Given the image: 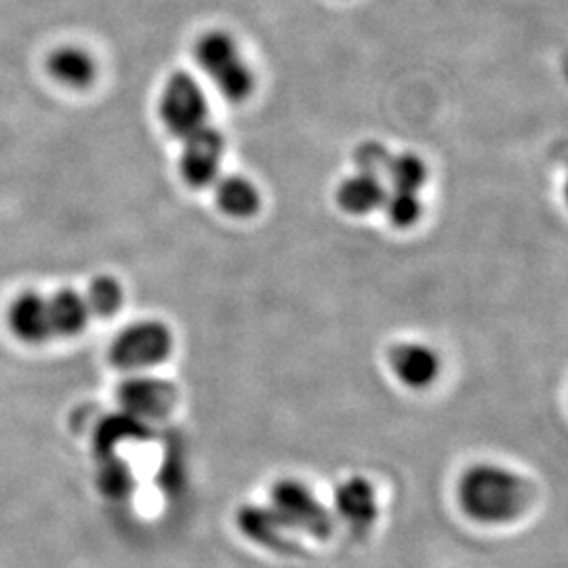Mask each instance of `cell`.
<instances>
[{
	"label": "cell",
	"mask_w": 568,
	"mask_h": 568,
	"mask_svg": "<svg viewBox=\"0 0 568 568\" xmlns=\"http://www.w3.org/2000/svg\"><path fill=\"white\" fill-rule=\"evenodd\" d=\"M95 318L87 291L61 288L55 293L26 291L9 305L7 323L26 344H42L58 337H74Z\"/></svg>",
	"instance_id": "1"
},
{
	"label": "cell",
	"mask_w": 568,
	"mask_h": 568,
	"mask_svg": "<svg viewBox=\"0 0 568 568\" xmlns=\"http://www.w3.org/2000/svg\"><path fill=\"white\" fill-rule=\"evenodd\" d=\"M457 501L476 523L508 525L528 508L530 485L508 467L476 464L459 476Z\"/></svg>",
	"instance_id": "2"
},
{
	"label": "cell",
	"mask_w": 568,
	"mask_h": 568,
	"mask_svg": "<svg viewBox=\"0 0 568 568\" xmlns=\"http://www.w3.org/2000/svg\"><path fill=\"white\" fill-rule=\"evenodd\" d=\"M194 55L206 79L230 102H244L253 91V72L243 58L236 41L225 32H206L196 47Z\"/></svg>",
	"instance_id": "3"
},
{
	"label": "cell",
	"mask_w": 568,
	"mask_h": 568,
	"mask_svg": "<svg viewBox=\"0 0 568 568\" xmlns=\"http://www.w3.org/2000/svg\"><path fill=\"white\" fill-rule=\"evenodd\" d=\"M159 114L164 129L180 142H185L211 124L203 87L187 72H175L164 82Z\"/></svg>",
	"instance_id": "4"
},
{
	"label": "cell",
	"mask_w": 568,
	"mask_h": 568,
	"mask_svg": "<svg viewBox=\"0 0 568 568\" xmlns=\"http://www.w3.org/2000/svg\"><path fill=\"white\" fill-rule=\"evenodd\" d=\"M270 508L274 509L284 527L302 530L310 537L326 539L333 530L331 511L318 501L312 488L300 480H278L270 490Z\"/></svg>",
	"instance_id": "5"
},
{
	"label": "cell",
	"mask_w": 568,
	"mask_h": 568,
	"mask_svg": "<svg viewBox=\"0 0 568 568\" xmlns=\"http://www.w3.org/2000/svg\"><path fill=\"white\" fill-rule=\"evenodd\" d=\"M173 349L171 331L156 321L122 328L110 345V363L121 371H142L161 365Z\"/></svg>",
	"instance_id": "6"
},
{
	"label": "cell",
	"mask_w": 568,
	"mask_h": 568,
	"mask_svg": "<svg viewBox=\"0 0 568 568\" xmlns=\"http://www.w3.org/2000/svg\"><path fill=\"white\" fill-rule=\"evenodd\" d=\"M116 396L124 413L142 419L145 424L171 415L180 400L178 387L156 377H131L122 382Z\"/></svg>",
	"instance_id": "7"
},
{
	"label": "cell",
	"mask_w": 568,
	"mask_h": 568,
	"mask_svg": "<svg viewBox=\"0 0 568 568\" xmlns=\"http://www.w3.org/2000/svg\"><path fill=\"white\" fill-rule=\"evenodd\" d=\"M224 148V138L213 124L182 142L180 171L187 185L201 190L217 182Z\"/></svg>",
	"instance_id": "8"
},
{
	"label": "cell",
	"mask_w": 568,
	"mask_h": 568,
	"mask_svg": "<svg viewBox=\"0 0 568 568\" xmlns=\"http://www.w3.org/2000/svg\"><path fill=\"white\" fill-rule=\"evenodd\" d=\"M389 366L403 386L424 389L438 377L440 358L432 347L410 342L392 347Z\"/></svg>",
	"instance_id": "9"
},
{
	"label": "cell",
	"mask_w": 568,
	"mask_h": 568,
	"mask_svg": "<svg viewBox=\"0 0 568 568\" xmlns=\"http://www.w3.org/2000/svg\"><path fill=\"white\" fill-rule=\"evenodd\" d=\"M335 514L345 525L356 530H365L377 518V495L366 478H347L335 488Z\"/></svg>",
	"instance_id": "10"
},
{
	"label": "cell",
	"mask_w": 568,
	"mask_h": 568,
	"mask_svg": "<svg viewBox=\"0 0 568 568\" xmlns=\"http://www.w3.org/2000/svg\"><path fill=\"white\" fill-rule=\"evenodd\" d=\"M386 196L387 187L382 183V178L366 171L347 178L337 190V203L352 215H368L384 209Z\"/></svg>",
	"instance_id": "11"
},
{
	"label": "cell",
	"mask_w": 568,
	"mask_h": 568,
	"mask_svg": "<svg viewBox=\"0 0 568 568\" xmlns=\"http://www.w3.org/2000/svg\"><path fill=\"white\" fill-rule=\"evenodd\" d=\"M239 528L243 530L244 537H248L251 541L264 546V548L278 549L284 551L288 549V539L284 535V527L281 518L274 514V509L264 508V506H243L239 509L236 516Z\"/></svg>",
	"instance_id": "12"
},
{
	"label": "cell",
	"mask_w": 568,
	"mask_h": 568,
	"mask_svg": "<svg viewBox=\"0 0 568 568\" xmlns=\"http://www.w3.org/2000/svg\"><path fill=\"white\" fill-rule=\"evenodd\" d=\"M47 68L55 81L70 87V89L89 87L91 82L95 81V74H98L95 60L79 47L55 49L49 55Z\"/></svg>",
	"instance_id": "13"
},
{
	"label": "cell",
	"mask_w": 568,
	"mask_h": 568,
	"mask_svg": "<svg viewBox=\"0 0 568 568\" xmlns=\"http://www.w3.org/2000/svg\"><path fill=\"white\" fill-rule=\"evenodd\" d=\"M145 434H150L148 424L129 415V413H116V415H108L100 422V426L95 429L93 436V447L98 450L100 457H112L114 450L122 443H133V440H143Z\"/></svg>",
	"instance_id": "14"
},
{
	"label": "cell",
	"mask_w": 568,
	"mask_h": 568,
	"mask_svg": "<svg viewBox=\"0 0 568 568\" xmlns=\"http://www.w3.org/2000/svg\"><path fill=\"white\" fill-rule=\"evenodd\" d=\"M215 201L220 209L232 217H251L260 209V192L253 183L241 175H225L213 183Z\"/></svg>",
	"instance_id": "15"
},
{
	"label": "cell",
	"mask_w": 568,
	"mask_h": 568,
	"mask_svg": "<svg viewBox=\"0 0 568 568\" xmlns=\"http://www.w3.org/2000/svg\"><path fill=\"white\" fill-rule=\"evenodd\" d=\"M384 173L389 180V190L394 192H413L419 194L427 178V169L424 161L415 154H398L389 156Z\"/></svg>",
	"instance_id": "16"
},
{
	"label": "cell",
	"mask_w": 568,
	"mask_h": 568,
	"mask_svg": "<svg viewBox=\"0 0 568 568\" xmlns=\"http://www.w3.org/2000/svg\"><path fill=\"white\" fill-rule=\"evenodd\" d=\"M98 483H100L103 495L112 497V499L126 497L135 485L131 469H129V466H124L116 455L103 457V464L100 467V474H98Z\"/></svg>",
	"instance_id": "17"
},
{
	"label": "cell",
	"mask_w": 568,
	"mask_h": 568,
	"mask_svg": "<svg viewBox=\"0 0 568 568\" xmlns=\"http://www.w3.org/2000/svg\"><path fill=\"white\" fill-rule=\"evenodd\" d=\"M89 302L93 307L95 318H108L112 316L122 305V286L119 281L110 278V276H100L93 283L89 284L87 288Z\"/></svg>",
	"instance_id": "18"
},
{
	"label": "cell",
	"mask_w": 568,
	"mask_h": 568,
	"mask_svg": "<svg viewBox=\"0 0 568 568\" xmlns=\"http://www.w3.org/2000/svg\"><path fill=\"white\" fill-rule=\"evenodd\" d=\"M384 209H386L389 222L398 225V227H408V225L417 224L419 217H422L419 194H413V192L387 190Z\"/></svg>",
	"instance_id": "19"
},
{
	"label": "cell",
	"mask_w": 568,
	"mask_h": 568,
	"mask_svg": "<svg viewBox=\"0 0 568 568\" xmlns=\"http://www.w3.org/2000/svg\"><path fill=\"white\" fill-rule=\"evenodd\" d=\"M389 156L392 154L382 143H365L356 150V164L361 166V171L377 175V173H384Z\"/></svg>",
	"instance_id": "20"
},
{
	"label": "cell",
	"mask_w": 568,
	"mask_h": 568,
	"mask_svg": "<svg viewBox=\"0 0 568 568\" xmlns=\"http://www.w3.org/2000/svg\"><path fill=\"white\" fill-rule=\"evenodd\" d=\"M565 196H567V203H568V178H567V183H565Z\"/></svg>",
	"instance_id": "21"
}]
</instances>
